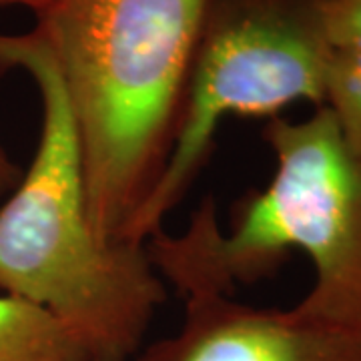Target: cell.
<instances>
[{"label": "cell", "instance_id": "30bf717a", "mask_svg": "<svg viewBox=\"0 0 361 361\" xmlns=\"http://www.w3.org/2000/svg\"><path fill=\"white\" fill-rule=\"evenodd\" d=\"M39 4V0H0V8H11V6H23L32 13V8Z\"/></svg>", "mask_w": 361, "mask_h": 361}, {"label": "cell", "instance_id": "3957f363", "mask_svg": "<svg viewBox=\"0 0 361 361\" xmlns=\"http://www.w3.org/2000/svg\"><path fill=\"white\" fill-rule=\"evenodd\" d=\"M263 141L273 177L237 201L229 231L207 197L185 231L163 227L145 241L151 261L180 297L233 295L237 285L273 275L297 249L315 279L293 310L361 337V161L327 106L303 121L269 118Z\"/></svg>", "mask_w": 361, "mask_h": 361}, {"label": "cell", "instance_id": "8992f818", "mask_svg": "<svg viewBox=\"0 0 361 361\" xmlns=\"http://www.w3.org/2000/svg\"><path fill=\"white\" fill-rule=\"evenodd\" d=\"M0 361H94L54 315L0 293Z\"/></svg>", "mask_w": 361, "mask_h": 361}, {"label": "cell", "instance_id": "5b68a950", "mask_svg": "<svg viewBox=\"0 0 361 361\" xmlns=\"http://www.w3.org/2000/svg\"><path fill=\"white\" fill-rule=\"evenodd\" d=\"M179 329L130 361H361V337L289 310L239 303L225 293L183 297Z\"/></svg>", "mask_w": 361, "mask_h": 361}, {"label": "cell", "instance_id": "7a4b0ae2", "mask_svg": "<svg viewBox=\"0 0 361 361\" xmlns=\"http://www.w3.org/2000/svg\"><path fill=\"white\" fill-rule=\"evenodd\" d=\"M18 68L40 94L30 165L0 207V293L54 315L94 361H130L167 287L145 243L92 229L77 127L61 75L37 39L0 35V73Z\"/></svg>", "mask_w": 361, "mask_h": 361}, {"label": "cell", "instance_id": "6da1fadb", "mask_svg": "<svg viewBox=\"0 0 361 361\" xmlns=\"http://www.w3.org/2000/svg\"><path fill=\"white\" fill-rule=\"evenodd\" d=\"M211 0H39L28 30L77 127L92 229L125 239L161 179Z\"/></svg>", "mask_w": 361, "mask_h": 361}, {"label": "cell", "instance_id": "52a82bcc", "mask_svg": "<svg viewBox=\"0 0 361 361\" xmlns=\"http://www.w3.org/2000/svg\"><path fill=\"white\" fill-rule=\"evenodd\" d=\"M323 106L331 111L349 151L361 161L360 49H334L325 73Z\"/></svg>", "mask_w": 361, "mask_h": 361}, {"label": "cell", "instance_id": "ba28073f", "mask_svg": "<svg viewBox=\"0 0 361 361\" xmlns=\"http://www.w3.org/2000/svg\"><path fill=\"white\" fill-rule=\"evenodd\" d=\"M327 32L334 49L361 51V0H334L327 11Z\"/></svg>", "mask_w": 361, "mask_h": 361}, {"label": "cell", "instance_id": "277c9868", "mask_svg": "<svg viewBox=\"0 0 361 361\" xmlns=\"http://www.w3.org/2000/svg\"><path fill=\"white\" fill-rule=\"evenodd\" d=\"M334 0H211L165 171L130 221L127 241L163 229L215 149L225 118H275L323 106Z\"/></svg>", "mask_w": 361, "mask_h": 361}, {"label": "cell", "instance_id": "9c48e42d", "mask_svg": "<svg viewBox=\"0 0 361 361\" xmlns=\"http://www.w3.org/2000/svg\"><path fill=\"white\" fill-rule=\"evenodd\" d=\"M20 175L23 171L16 167V163L6 153V149L0 145V195L11 193L20 179Z\"/></svg>", "mask_w": 361, "mask_h": 361}]
</instances>
